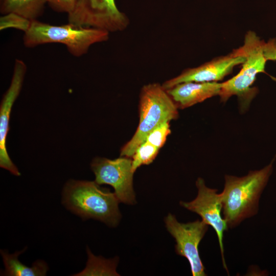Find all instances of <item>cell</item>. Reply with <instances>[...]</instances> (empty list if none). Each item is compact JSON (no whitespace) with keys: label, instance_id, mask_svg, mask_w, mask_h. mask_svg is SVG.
Segmentation results:
<instances>
[{"label":"cell","instance_id":"7c38bea8","mask_svg":"<svg viewBox=\"0 0 276 276\" xmlns=\"http://www.w3.org/2000/svg\"><path fill=\"white\" fill-rule=\"evenodd\" d=\"M222 83L187 82L167 89L178 108L184 109L219 95Z\"/></svg>","mask_w":276,"mask_h":276},{"label":"cell","instance_id":"5b68a950","mask_svg":"<svg viewBox=\"0 0 276 276\" xmlns=\"http://www.w3.org/2000/svg\"><path fill=\"white\" fill-rule=\"evenodd\" d=\"M265 42L251 31L245 36L243 44L232 53L245 58L242 66L238 74L222 83L219 96L221 101L225 102L232 96L245 98L246 95H254L250 86L259 73H265L267 60L264 54Z\"/></svg>","mask_w":276,"mask_h":276},{"label":"cell","instance_id":"3957f363","mask_svg":"<svg viewBox=\"0 0 276 276\" xmlns=\"http://www.w3.org/2000/svg\"><path fill=\"white\" fill-rule=\"evenodd\" d=\"M140 121L132 138L121 149L120 156L132 157L136 149L148 135L166 122L178 118V108L162 84L158 83L144 85L140 94Z\"/></svg>","mask_w":276,"mask_h":276},{"label":"cell","instance_id":"ffe728a7","mask_svg":"<svg viewBox=\"0 0 276 276\" xmlns=\"http://www.w3.org/2000/svg\"><path fill=\"white\" fill-rule=\"evenodd\" d=\"M264 54L267 60H276V38L270 39L264 44Z\"/></svg>","mask_w":276,"mask_h":276},{"label":"cell","instance_id":"277c9868","mask_svg":"<svg viewBox=\"0 0 276 276\" xmlns=\"http://www.w3.org/2000/svg\"><path fill=\"white\" fill-rule=\"evenodd\" d=\"M109 33L99 29L79 26L68 22L62 26H54L37 19L31 20L25 32V45L33 48L50 43L64 44L73 56L85 54L90 47L107 40Z\"/></svg>","mask_w":276,"mask_h":276},{"label":"cell","instance_id":"9c48e42d","mask_svg":"<svg viewBox=\"0 0 276 276\" xmlns=\"http://www.w3.org/2000/svg\"><path fill=\"white\" fill-rule=\"evenodd\" d=\"M196 186L198 189L196 197L190 202L180 201L179 204L184 208L199 215L202 221L215 230L218 240L222 264L228 273L223 243L224 233L228 230V226L221 215L222 210L221 195L217 193L218 190L208 187L201 178L197 179Z\"/></svg>","mask_w":276,"mask_h":276},{"label":"cell","instance_id":"8fae6325","mask_svg":"<svg viewBox=\"0 0 276 276\" xmlns=\"http://www.w3.org/2000/svg\"><path fill=\"white\" fill-rule=\"evenodd\" d=\"M244 60L243 56H236L232 52L199 66L186 69L179 75L165 81L162 86L167 90L187 82H218L229 74L236 65L242 64Z\"/></svg>","mask_w":276,"mask_h":276},{"label":"cell","instance_id":"2e32d148","mask_svg":"<svg viewBox=\"0 0 276 276\" xmlns=\"http://www.w3.org/2000/svg\"><path fill=\"white\" fill-rule=\"evenodd\" d=\"M159 149L145 141L135 150L132 156V170L134 173L142 165L151 163L157 155Z\"/></svg>","mask_w":276,"mask_h":276},{"label":"cell","instance_id":"52a82bcc","mask_svg":"<svg viewBox=\"0 0 276 276\" xmlns=\"http://www.w3.org/2000/svg\"><path fill=\"white\" fill-rule=\"evenodd\" d=\"M166 228L175 239V252L188 260L193 276H205V268L199 256L198 246L209 225L198 219L187 223L179 222L171 213L165 218Z\"/></svg>","mask_w":276,"mask_h":276},{"label":"cell","instance_id":"ba28073f","mask_svg":"<svg viewBox=\"0 0 276 276\" xmlns=\"http://www.w3.org/2000/svg\"><path fill=\"white\" fill-rule=\"evenodd\" d=\"M90 166L95 181L99 185L111 186L120 202L130 205L136 203L131 159L125 156L114 159L96 157Z\"/></svg>","mask_w":276,"mask_h":276},{"label":"cell","instance_id":"e0dca14e","mask_svg":"<svg viewBox=\"0 0 276 276\" xmlns=\"http://www.w3.org/2000/svg\"><path fill=\"white\" fill-rule=\"evenodd\" d=\"M31 20L14 13L4 14L1 17V30L14 28L25 32L29 27Z\"/></svg>","mask_w":276,"mask_h":276},{"label":"cell","instance_id":"7a4b0ae2","mask_svg":"<svg viewBox=\"0 0 276 276\" xmlns=\"http://www.w3.org/2000/svg\"><path fill=\"white\" fill-rule=\"evenodd\" d=\"M62 202L83 220L93 218L115 227L121 218L114 192L100 188L95 181L70 180L63 189Z\"/></svg>","mask_w":276,"mask_h":276},{"label":"cell","instance_id":"8992f818","mask_svg":"<svg viewBox=\"0 0 276 276\" xmlns=\"http://www.w3.org/2000/svg\"><path fill=\"white\" fill-rule=\"evenodd\" d=\"M67 14L70 23L109 33L124 31L129 25V18L119 10L114 0H78Z\"/></svg>","mask_w":276,"mask_h":276},{"label":"cell","instance_id":"6da1fadb","mask_svg":"<svg viewBox=\"0 0 276 276\" xmlns=\"http://www.w3.org/2000/svg\"><path fill=\"white\" fill-rule=\"evenodd\" d=\"M275 158L262 169L250 171L245 176L225 175L220 195L223 217L229 228L258 213L260 198L272 173Z\"/></svg>","mask_w":276,"mask_h":276},{"label":"cell","instance_id":"ac0fdd59","mask_svg":"<svg viewBox=\"0 0 276 276\" xmlns=\"http://www.w3.org/2000/svg\"><path fill=\"white\" fill-rule=\"evenodd\" d=\"M171 133L169 122H166L152 130L147 136L145 141L160 149L165 143Z\"/></svg>","mask_w":276,"mask_h":276},{"label":"cell","instance_id":"5bb4252c","mask_svg":"<svg viewBox=\"0 0 276 276\" xmlns=\"http://www.w3.org/2000/svg\"><path fill=\"white\" fill-rule=\"evenodd\" d=\"M47 0H0L3 14L14 13L29 20L37 19L43 13Z\"/></svg>","mask_w":276,"mask_h":276},{"label":"cell","instance_id":"4fadbf2b","mask_svg":"<svg viewBox=\"0 0 276 276\" xmlns=\"http://www.w3.org/2000/svg\"><path fill=\"white\" fill-rule=\"evenodd\" d=\"M16 251L9 254L7 251L1 250V254L5 266V270L1 275L7 276H42L45 275L48 266L45 262L37 260L33 263L32 267H28L20 262L18 256L25 250Z\"/></svg>","mask_w":276,"mask_h":276},{"label":"cell","instance_id":"30bf717a","mask_svg":"<svg viewBox=\"0 0 276 276\" xmlns=\"http://www.w3.org/2000/svg\"><path fill=\"white\" fill-rule=\"evenodd\" d=\"M27 66L24 62L16 59L10 85L3 96L0 107V167L15 176L20 173L9 157L6 148L7 136L13 103L20 91Z\"/></svg>","mask_w":276,"mask_h":276},{"label":"cell","instance_id":"9a60e30c","mask_svg":"<svg viewBox=\"0 0 276 276\" xmlns=\"http://www.w3.org/2000/svg\"><path fill=\"white\" fill-rule=\"evenodd\" d=\"M87 252L88 256L87 263L98 266H86L83 270L75 275H106V271L103 269H105L108 275H118L116 271V261L113 260H106L100 257H96L91 253L88 248Z\"/></svg>","mask_w":276,"mask_h":276},{"label":"cell","instance_id":"d6986e66","mask_svg":"<svg viewBox=\"0 0 276 276\" xmlns=\"http://www.w3.org/2000/svg\"><path fill=\"white\" fill-rule=\"evenodd\" d=\"M78 0H47V3L55 11L70 13L74 9Z\"/></svg>","mask_w":276,"mask_h":276}]
</instances>
